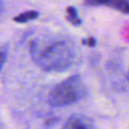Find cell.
Masks as SVG:
<instances>
[{"label": "cell", "mask_w": 129, "mask_h": 129, "mask_svg": "<svg viewBox=\"0 0 129 129\" xmlns=\"http://www.w3.org/2000/svg\"><path fill=\"white\" fill-rule=\"evenodd\" d=\"M32 60L46 72H63L75 61L73 43L63 36L42 35L34 38L29 47Z\"/></svg>", "instance_id": "6da1fadb"}, {"label": "cell", "mask_w": 129, "mask_h": 129, "mask_svg": "<svg viewBox=\"0 0 129 129\" xmlns=\"http://www.w3.org/2000/svg\"><path fill=\"white\" fill-rule=\"evenodd\" d=\"M86 95V87L79 76H72L57 84L50 92L48 103L52 107H62L78 102Z\"/></svg>", "instance_id": "7a4b0ae2"}, {"label": "cell", "mask_w": 129, "mask_h": 129, "mask_svg": "<svg viewBox=\"0 0 129 129\" xmlns=\"http://www.w3.org/2000/svg\"><path fill=\"white\" fill-rule=\"evenodd\" d=\"M85 5L108 6L123 13H129V0H84Z\"/></svg>", "instance_id": "3957f363"}, {"label": "cell", "mask_w": 129, "mask_h": 129, "mask_svg": "<svg viewBox=\"0 0 129 129\" xmlns=\"http://www.w3.org/2000/svg\"><path fill=\"white\" fill-rule=\"evenodd\" d=\"M61 129H94V126L87 117L73 115L66 121Z\"/></svg>", "instance_id": "277c9868"}, {"label": "cell", "mask_w": 129, "mask_h": 129, "mask_svg": "<svg viewBox=\"0 0 129 129\" xmlns=\"http://www.w3.org/2000/svg\"><path fill=\"white\" fill-rule=\"evenodd\" d=\"M37 16H38V12H37V11L29 10V11L22 12V13H20L19 15L15 16V17L13 18V20H14L15 22H18V23H24V22H28V21H30V20L35 19Z\"/></svg>", "instance_id": "5b68a950"}, {"label": "cell", "mask_w": 129, "mask_h": 129, "mask_svg": "<svg viewBox=\"0 0 129 129\" xmlns=\"http://www.w3.org/2000/svg\"><path fill=\"white\" fill-rule=\"evenodd\" d=\"M67 13H68V19L72 24L78 25V24L81 23V19L79 18L77 9L75 7H68L67 8Z\"/></svg>", "instance_id": "8992f818"}, {"label": "cell", "mask_w": 129, "mask_h": 129, "mask_svg": "<svg viewBox=\"0 0 129 129\" xmlns=\"http://www.w3.org/2000/svg\"><path fill=\"white\" fill-rule=\"evenodd\" d=\"M88 43H89L90 45H94V44H95V39H94V38H90V39L88 40Z\"/></svg>", "instance_id": "52a82bcc"}, {"label": "cell", "mask_w": 129, "mask_h": 129, "mask_svg": "<svg viewBox=\"0 0 129 129\" xmlns=\"http://www.w3.org/2000/svg\"><path fill=\"white\" fill-rule=\"evenodd\" d=\"M127 79H128V81H129V72H128V74H127Z\"/></svg>", "instance_id": "ba28073f"}]
</instances>
